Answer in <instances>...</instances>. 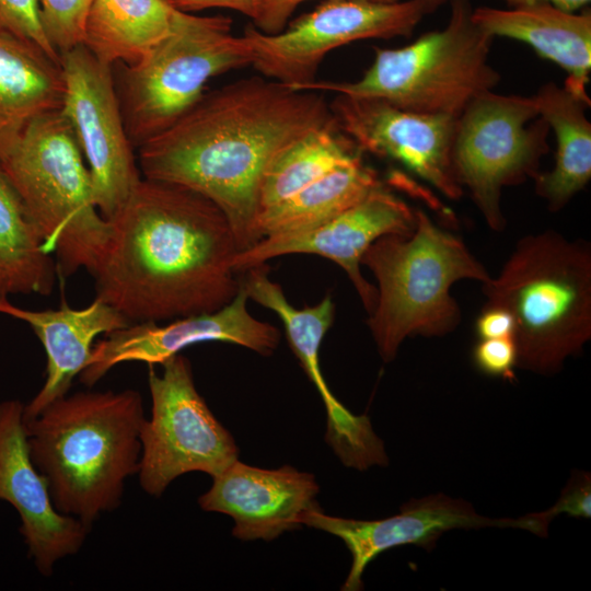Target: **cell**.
<instances>
[{"label": "cell", "mask_w": 591, "mask_h": 591, "mask_svg": "<svg viewBox=\"0 0 591 591\" xmlns=\"http://www.w3.org/2000/svg\"><path fill=\"white\" fill-rule=\"evenodd\" d=\"M248 299L274 311L281 320L288 343L304 372L317 390L327 415L325 439L335 454L348 456L363 450L372 440L373 429L367 415H355L332 393L320 366V348L335 317L329 294L313 306L294 308L279 283L269 278L266 263L241 273Z\"/></svg>", "instance_id": "obj_19"}, {"label": "cell", "mask_w": 591, "mask_h": 591, "mask_svg": "<svg viewBox=\"0 0 591 591\" xmlns=\"http://www.w3.org/2000/svg\"><path fill=\"white\" fill-rule=\"evenodd\" d=\"M178 11L167 0H93L82 45L106 65H134L170 33Z\"/></svg>", "instance_id": "obj_24"}, {"label": "cell", "mask_w": 591, "mask_h": 591, "mask_svg": "<svg viewBox=\"0 0 591 591\" xmlns=\"http://www.w3.org/2000/svg\"><path fill=\"white\" fill-rule=\"evenodd\" d=\"M416 227V209L410 208L383 183L363 199L333 219L310 230L262 237L237 252L232 260L239 274L288 254H315L340 266L370 314L378 290L361 274L360 265L369 246L386 234L409 235Z\"/></svg>", "instance_id": "obj_14"}, {"label": "cell", "mask_w": 591, "mask_h": 591, "mask_svg": "<svg viewBox=\"0 0 591 591\" xmlns=\"http://www.w3.org/2000/svg\"><path fill=\"white\" fill-rule=\"evenodd\" d=\"M0 31L36 44L53 59L60 61L59 54L45 35L39 0H0Z\"/></svg>", "instance_id": "obj_29"}, {"label": "cell", "mask_w": 591, "mask_h": 591, "mask_svg": "<svg viewBox=\"0 0 591 591\" xmlns=\"http://www.w3.org/2000/svg\"><path fill=\"white\" fill-rule=\"evenodd\" d=\"M381 184L376 171L359 154L287 200L263 209L256 232L262 239L310 230L349 209Z\"/></svg>", "instance_id": "obj_25"}, {"label": "cell", "mask_w": 591, "mask_h": 591, "mask_svg": "<svg viewBox=\"0 0 591 591\" xmlns=\"http://www.w3.org/2000/svg\"><path fill=\"white\" fill-rule=\"evenodd\" d=\"M362 154L332 123L294 139L270 160L262 176L258 204L263 209L278 205L334 169Z\"/></svg>", "instance_id": "obj_27"}, {"label": "cell", "mask_w": 591, "mask_h": 591, "mask_svg": "<svg viewBox=\"0 0 591 591\" xmlns=\"http://www.w3.org/2000/svg\"><path fill=\"white\" fill-rule=\"evenodd\" d=\"M175 9L194 13L207 9L220 8L236 11L251 21L257 14L262 0H167Z\"/></svg>", "instance_id": "obj_34"}, {"label": "cell", "mask_w": 591, "mask_h": 591, "mask_svg": "<svg viewBox=\"0 0 591 591\" xmlns=\"http://www.w3.org/2000/svg\"><path fill=\"white\" fill-rule=\"evenodd\" d=\"M473 21L487 34L530 45L542 58L567 72L564 86L587 103L591 70V14L565 11L551 3L538 2L497 9L473 8Z\"/></svg>", "instance_id": "obj_21"}, {"label": "cell", "mask_w": 591, "mask_h": 591, "mask_svg": "<svg viewBox=\"0 0 591 591\" xmlns=\"http://www.w3.org/2000/svg\"><path fill=\"white\" fill-rule=\"evenodd\" d=\"M0 165L55 259L58 278L94 275L111 223L95 206L76 134L61 109L36 118Z\"/></svg>", "instance_id": "obj_6"}, {"label": "cell", "mask_w": 591, "mask_h": 591, "mask_svg": "<svg viewBox=\"0 0 591 591\" xmlns=\"http://www.w3.org/2000/svg\"><path fill=\"white\" fill-rule=\"evenodd\" d=\"M473 362L484 374L514 379L518 352L512 337L479 339L473 349Z\"/></svg>", "instance_id": "obj_30"}, {"label": "cell", "mask_w": 591, "mask_h": 591, "mask_svg": "<svg viewBox=\"0 0 591 591\" xmlns=\"http://www.w3.org/2000/svg\"><path fill=\"white\" fill-rule=\"evenodd\" d=\"M548 130L532 96L488 91L471 101L457 117L454 175L491 230L502 231L506 225L503 187L538 175L541 159L548 151Z\"/></svg>", "instance_id": "obj_9"}, {"label": "cell", "mask_w": 591, "mask_h": 591, "mask_svg": "<svg viewBox=\"0 0 591 591\" xmlns=\"http://www.w3.org/2000/svg\"><path fill=\"white\" fill-rule=\"evenodd\" d=\"M538 117L556 136L555 165L538 173L535 192L552 211L561 209L591 178V124L587 103L554 82L543 84L532 96Z\"/></svg>", "instance_id": "obj_23"}, {"label": "cell", "mask_w": 591, "mask_h": 591, "mask_svg": "<svg viewBox=\"0 0 591 591\" xmlns=\"http://www.w3.org/2000/svg\"><path fill=\"white\" fill-rule=\"evenodd\" d=\"M374 1H379V2H394V1H398V0H374Z\"/></svg>", "instance_id": "obj_36"}, {"label": "cell", "mask_w": 591, "mask_h": 591, "mask_svg": "<svg viewBox=\"0 0 591 591\" xmlns=\"http://www.w3.org/2000/svg\"><path fill=\"white\" fill-rule=\"evenodd\" d=\"M338 128L360 152L402 164L450 199H459L452 147L457 117L399 108L375 97L337 94L329 103Z\"/></svg>", "instance_id": "obj_13"}, {"label": "cell", "mask_w": 591, "mask_h": 591, "mask_svg": "<svg viewBox=\"0 0 591 591\" xmlns=\"http://www.w3.org/2000/svg\"><path fill=\"white\" fill-rule=\"evenodd\" d=\"M108 221L92 276L95 298L129 324L210 313L236 296V239L222 210L199 193L142 177Z\"/></svg>", "instance_id": "obj_1"}, {"label": "cell", "mask_w": 591, "mask_h": 591, "mask_svg": "<svg viewBox=\"0 0 591 591\" xmlns=\"http://www.w3.org/2000/svg\"><path fill=\"white\" fill-rule=\"evenodd\" d=\"M304 1L308 0H262L252 21L253 26L264 33H278L287 26L293 11Z\"/></svg>", "instance_id": "obj_32"}, {"label": "cell", "mask_w": 591, "mask_h": 591, "mask_svg": "<svg viewBox=\"0 0 591 591\" xmlns=\"http://www.w3.org/2000/svg\"><path fill=\"white\" fill-rule=\"evenodd\" d=\"M475 331L479 339L502 337L513 338V317L502 308L484 305L476 320Z\"/></svg>", "instance_id": "obj_33"}, {"label": "cell", "mask_w": 591, "mask_h": 591, "mask_svg": "<svg viewBox=\"0 0 591 591\" xmlns=\"http://www.w3.org/2000/svg\"><path fill=\"white\" fill-rule=\"evenodd\" d=\"M0 313L28 324L46 354L45 382L24 405V419L35 417L51 402L68 394L73 379L86 366L99 335L129 325L119 312L96 298L82 309L63 302L56 310H27L2 297Z\"/></svg>", "instance_id": "obj_20"}, {"label": "cell", "mask_w": 591, "mask_h": 591, "mask_svg": "<svg viewBox=\"0 0 591 591\" xmlns=\"http://www.w3.org/2000/svg\"><path fill=\"white\" fill-rule=\"evenodd\" d=\"M65 81L61 112L86 162L95 206L112 218L142 178L124 125L113 66L84 45L60 55Z\"/></svg>", "instance_id": "obj_12"}, {"label": "cell", "mask_w": 591, "mask_h": 591, "mask_svg": "<svg viewBox=\"0 0 591 591\" xmlns=\"http://www.w3.org/2000/svg\"><path fill=\"white\" fill-rule=\"evenodd\" d=\"M561 513L575 518H591V474L589 472H573L556 503L534 514L549 525L551 521Z\"/></svg>", "instance_id": "obj_31"}, {"label": "cell", "mask_w": 591, "mask_h": 591, "mask_svg": "<svg viewBox=\"0 0 591 591\" xmlns=\"http://www.w3.org/2000/svg\"><path fill=\"white\" fill-rule=\"evenodd\" d=\"M60 61L36 44L0 31V162L38 117L61 109Z\"/></svg>", "instance_id": "obj_22"}, {"label": "cell", "mask_w": 591, "mask_h": 591, "mask_svg": "<svg viewBox=\"0 0 591 591\" xmlns=\"http://www.w3.org/2000/svg\"><path fill=\"white\" fill-rule=\"evenodd\" d=\"M485 305L513 317L518 368L559 371L591 338V248L555 231L522 237L496 277L482 283Z\"/></svg>", "instance_id": "obj_4"}, {"label": "cell", "mask_w": 591, "mask_h": 591, "mask_svg": "<svg viewBox=\"0 0 591 591\" xmlns=\"http://www.w3.org/2000/svg\"><path fill=\"white\" fill-rule=\"evenodd\" d=\"M247 301L241 283L232 301L217 311L174 318L163 325L131 323L107 333L93 345L91 357L79 374L80 382L92 387L117 364L131 361L161 364L183 349L206 341L235 344L270 356L279 345L280 332L273 324L255 318L248 312Z\"/></svg>", "instance_id": "obj_16"}, {"label": "cell", "mask_w": 591, "mask_h": 591, "mask_svg": "<svg viewBox=\"0 0 591 591\" xmlns=\"http://www.w3.org/2000/svg\"><path fill=\"white\" fill-rule=\"evenodd\" d=\"M92 1L39 0V16L45 35L59 56L83 44Z\"/></svg>", "instance_id": "obj_28"}, {"label": "cell", "mask_w": 591, "mask_h": 591, "mask_svg": "<svg viewBox=\"0 0 591 591\" xmlns=\"http://www.w3.org/2000/svg\"><path fill=\"white\" fill-rule=\"evenodd\" d=\"M361 265L378 282L368 326L385 362L395 359L408 336H443L456 328L461 311L450 292L454 282L484 283L491 277L460 237L439 228L420 209L409 235L379 237Z\"/></svg>", "instance_id": "obj_5"}, {"label": "cell", "mask_w": 591, "mask_h": 591, "mask_svg": "<svg viewBox=\"0 0 591 591\" xmlns=\"http://www.w3.org/2000/svg\"><path fill=\"white\" fill-rule=\"evenodd\" d=\"M501 1L508 3L511 8L538 3V2H546L569 12H576L590 2V0H501Z\"/></svg>", "instance_id": "obj_35"}, {"label": "cell", "mask_w": 591, "mask_h": 591, "mask_svg": "<svg viewBox=\"0 0 591 591\" xmlns=\"http://www.w3.org/2000/svg\"><path fill=\"white\" fill-rule=\"evenodd\" d=\"M301 523L339 537L349 549L352 561L341 587L345 591L361 590L366 567L393 547L417 545L430 551L443 533L454 529L511 528L546 536L548 528L534 513L518 519H490L478 514L470 502L443 494L409 500L399 513L382 520L332 517L317 506L304 514Z\"/></svg>", "instance_id": "obj_15"}, {"label": "cell", "mask_w": 591, "mask_h": 591, "mask_svg": "<svg viewBox=\"0 0 591 591\" xmlns=\"http://www.w3.org/2000/svg\"><path fill=\"white\" fill-rule=\"evenodd\" d=\"M443 1H324L278 33H264L250 25L242 36L257 72L303 90L315 81L320 63L329 51L363 39L408 36Z\"/></svg>", "instance_id": "obj_10"}, {"label": "cell", "mask_w": 591, "mask_h": 591, "mask_svg": "<svg viewBox=\"0 0 591 591\" xmlns=\"http://www.w3.org/2000/svg\"><path fill=\"white\" fill-rule=\"evenodd\" d=\"M144 419L130 389L67 394L24 419L32 461L60 513L91 530L120 506L125 482L139 472Z\"/></svg>", "instance_id": "obj_3"}, {"label": "cell", "mask_w": 591, "mask_h": 591, "mask_svg": "<svg viewBox=\"0 0 591 591\" xmlns=\"http://www.w3.org/2000/svg\"><path fill=\"white\" fill-rule=\"evenodd\" d=\"M212 479L198 503L230 515L232 534L243 541L274 540L302 525L304 514L318 506L314 476L288 465L264 470L235 460Z\"/></svg>", "instance_id": "obj_18"}, {"label": "cell", "mask_w": 591, "mask_h": 591, "mask_svg": "<svg viewBox=\"0 0 591 591\" xmlns=\"http://www.w3.org/2000/svg\"><path fill=\"white\" fill-rule=\"evenodd\" d=\"M472 11L470 0H451L442 30L399 48L375 47L373 62L357 81L315 80L303 91L375 97L410 112L459 117L500 81L488 61L494 37L473 21Z\"/></svg>", "instance_id": "obj_7"}, {"label": "cell", "mask_w": 591, "mask_h": 591, "mask_svg": "<svg viewBox=\"0 0 591 591\" xmlns=\"http://www.w3.org/2000/svg\"><path fill=\"white\" fill-rule=\"evenodd\" d=\"M58 278L55 259L0 165V298L48 297Z\"/></svg>", "instance_id": "obj_26"}, {"label": "cell", "mask_w": 591, "mask_h": 591, "mask_svg": "<svg viewBox=\"0 0 591 591\" xmlns=\"http://www.w3.org/2000/svg\"><path fill=\"white\" fill-rule=\"evenodd\" d=\"M149 366L151 416L140 430L139 483L150 496H161L178 476L221 473L237 460L230 432L213 416L196 390L189 360L177 354Z\"/></svg>", "instance_id": "obj_11"}, {"label": "cell", "mask_w": 591, "mask_h": 591, "mask_svg": "<svg viewBox=\"0 0 591 591\" xmlns=\"http://www.w3.org/2000/svg\"><path fill=\"white\" fill-rule=\"evenodd\" d=\"M0 500L16 510L28 557L45 577L60 559L77 554L91 531L55 508L47 480L32 461L24 404L18 399L0 402Z\"/></svg>", "instance_id": "obj_17"}, {"label": "cell", "mask_w": 591, "mask_h": 591, "mask_svg": "<svg viewBox=\"0 0 591 591\" xmlns=\"http://www.w3.org/2000/svg\"><path fill=\"white\" fill-rule=\"evenodd\" d=\"M334 120L325 97L265 77L231 82L200 100L138 150L142 177L189 188L227 216L237 246L256 232L262 176L275 154Z\"/></svg>", "instance_id": "obj_2"}, {"label": "cell", "mask_w": 591, "mask_h": 591, "mask_svg": "<svg viewBox=\"0 0 591 591\" xmlns=\"http://www.w3.org/2000/svg\"><path fill=\"white\" fill-rule=\"evenodd\" d=\"M232 19L178 11L170 33L134 65L113 66L127 136L135 149L166 130L205 94L206 83L251 66Z\"/></svg>", "instance_id": "obj_8"}]
</instances>
